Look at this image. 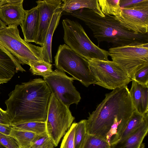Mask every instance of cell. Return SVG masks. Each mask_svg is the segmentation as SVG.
<instances>
[{"label": "cell", "instance_id": "6da1fadb", "mask_svg": "<svg viewBox=\"0 0 148 148\" xmlns=\"http://www.w3.org/2000/svg\"><path fill=\"white\" fill-rule=\"evenodd\" d=\"M104 99L86 120L87 134L102 138L111 145L120 139L135 110L127 85L106 94Z\"/></svg>", "mask_w": 148, "mask_h": 148}, {"label": "cell", "instance_id": "7a4b0ae2", "mask_svg": "<svg viewBox=\"0 0 148 148\" xmlns=\"http://www.w3.org/2000/svg\"><path fill=\"white\" fill-rule=\"evenodd\" d=\"M51 94L47 84L41 78L16 85L5 102L12 124L45 122Z\"/></svg>", "mask_w": 148, "mask_h": 148}, {"label": "cell", "instance_id": "3957f363", "mask_svg": "<svg viewBox=\"0 0 148 148\" xmlns=\"http://www.w3.org/2000/svg\"><path fill=\"white\" fill-rule=\"evenodd\" d=\"M69 14L84 22L99 44L105 42L111 43L114 47L148 43V34H138L126 29L114 16L105 15L101 17L87 8Z\"/></svg>", "mask_w": 148, "mask_h": 148}, {"label": "cell", "instance_id": "277c9868", "mask_svg": "<svg viewBox=\"0 0 148 148\" xmlns=\"http://www.w3.org/2000/svg\"><path fill=\"white\" fill-rule=\"evenodd\" d=\"M62 24L64 42L76 53L88 61L92 59L109 60L108 51L94 44L78 22L66 18Z\"/></svg>", "mask_w": 148, "mask_h": 148}, {"label": "cell", "instance_id": "5b68a950", "mask_svg": "<svg viewBox=\"0 0 148 148\" xmlns=\"http://www.w3.org/2000/svg\"><path fill=\"white\" fill-rule=\"evenodd\" d=\"M54 58L55 66L58 70L69 74L85 86L96 84V79L90 71L88 61L66 44L58 47Z\"/></svg>", "mask_w": 148, "mask_h": 148}, {"label": "cell", "instance_id": "8992f818", "mask_svg": "<svg viewBox=\"0 0 148 148\" xmlns=\"http://www.w3.org/2000/svg\"><path fill=\"white\" fill-rule=\"evenodd\" d=\"M18 26H6L0 30V42L23 65L32 61L43 60L42 47L25 41L20 36Z\"/></svg>", "mask_w": 148, "mask_h": 148}, {"label": "cell", "instance_id": "52a82bcc", "mask_svg": "<svg viewBox=\"0 0 148 148\" xmlns=\"http://www.w3.org/2000/svg\"><path fill=\"white\" fill-rule=\"evenodd\" d=\"M108 51L112 61L132 80L137 71L148 66V43L112 47Z\"/></svg>", "mask_w": 148, "mask_h": 148}, {"label": "cell", "instance_id": "ba28073f", "mask_svg": "<svg viewBox=\"0 0 148 148\" xmlns=\"http://www.w3.org/2000/svg\"><path fill=\"white\" fill-rule=\"evenodd\" d=\"M74 119L69 108L51 93L45 123L47 134L54 146H58Z\"/></svg>", "mask_w": 148, "mask_h": 148}, {"label": "cell", "instance_id": "9c48e42d", "mask_svg": "<svg viewBox=\"0 0 148 148\" xmlns=\"http://www.w3.org/2000/svg\"><path fill=\"white\" fill-rule=\"evenodd\" d=\"M90 71L96 79V84L114 90L127 85L132 79L112 61L92 59L88 61Z\"/></svg>", "mask_w": 148, "mask_h": 148}, {"label": "cell", "instance_id": "30bf717a", "mask_svg": "<svg viewBox=\"0 0 148 148\" xmlns=\"http://www.w3.org/2000/svg\"><path fill=\"white\" fill-rule=\"evenodd\" d=\"M43 80L51 93L68 107L73 104L77 105L80 101V94L73 84L75 79L67 76L65 72L59 70L53 71L44 77Z\"/></svg>", "mask_w": 148, "mask_h": 148}, {"label": "cell", "instance_id": "8fae6325", "mask_svg": "<svg viewBox=\"0 0 148 148\" xmlns=\"http://www.w3.org/2000/svg\"><path fill=\"white\" fill-rule=\"evenodd\" d=\"M115 18L123 27L129 31L148 34V0L132 7L121 8L120 15Z\"/></svg>", "mask_w": 148, "mask_h": 148}, {"label": "cell", "instance_id": "7c38bea8", "mask_svg": "<svg viewBox=\"0 0 148 148\" xmlns=\"http://www.w3.org/2000/svg\"><path fill=\"white\" fill-rule=\"evenodd\" d=\"M36 2L39 11V23L35 43L42 47L53 14L62 2L61 0H40Z\"/></svg>", "mask_w": 148, "mask_h": 148}, {"label": "cell", "instance_id": "4fadbf2b", "mask_svg": "<svg viewBox=\"0 0 148 148\" xmlns=\"http://www.w3.org/2000/svg\"><path fill=\"white\" fill-rule=\"evenodd\" d=\"M23 0H8L0 7V19L7 26L21 25L27 10L23 7Z\"/></svg>", "mask_w": 148, "mask_h": 148}, {"label": "cell", "instance_id": "5bb4252c", "mask_svg": "<svg viewBox=\"0 0 148 148\" xmlns=\"http://www.w3.org/2000/svg\"><path fill=\"white\" fill-rule=\"evenodd\" d=\"M148 131V115L139 127L123 140L111 145V148H145L143 140Z\"/></svg>", "mask_w": 148, "mask_h": 148}, {"label": "cell", "instance_id": "9a60e30c", "mask_svg": "<svg viewBox=\"0 0 148 148\" xmlns=\"http://www.w3.org/2000/svg\"><path fill=\"white\" fill-rule=\"evenodd\" d=\"M39 11L38 6L27 10L25 19L20 25L24 40L26 42H35L38 28Z\"/></svg>", "mask_w": 148, "mask_h": 148}, {"label": "cell", "instance_id": "2e32d148", "mask_svg": "<svg viewBox=\"0 0 148 148\" xmlns=\"http://www.w3.org/2000/svg\"><path fill=\"white\" fill-rule=\"evenodd\" d=\"M129 93L135 111L142 115L148 113V86L133 80Z\"/></svg>", "mask_w": 148, "mask_h": 148}, {"label": "cell", "instance_id": "e0dca14e", "mask_svg": "<svg viewBox=\"0 0 148 148\" xmlns=\"http://www.w3.org/2000/svg\"><path fill=\"white\" fill-rule=\"evenodd\" d=\"M63 12L61 5L56 11L52 17L46 34L44 45L42 47L43 61H44L50 63L52 62L51 46L53 36L59 24Z\"/></svg>", "mask_w": 148, "mask_h": 148}, {"label": "cell", "instance_id": "ac0fdd59", "mask_svg": "<svg viewBox=\"0 0 148 148\" xmlns=\"http://www.w3.org/2000/svg\"><path fill=\"white\" fill-rule=\"evenodd\" d=\"M63 12L70 13L83 8L92 10L101 17L105 15L102 12L97 0H62Z\"/></svg>", "mask_w": 148, "mask_h": 148}, {"label": "cell", "instance_id": "d6986e66", "mask_svg": "<svg viewBox=\"0 0 148 148\" xmlns=\"http://www.w3.org/2000/svg\"><path fill=\"white\" fill-rule=\"evenodd\" d=\"M39 135L12 127L9 135L16 140L20 148H28Z\"/></svg>", "mask_w": 148, "mask_h": 148}, {"label": "cell", "instance_id": "ffe728a7", "mask_svg": "<svg viewBox=\"0 0 148 148\" xmlns=\"http://www.w3.org/2000/svg\"><path fill=\"white\" fill-rule=\"evenodd\" d=\"M147 115L148 113L142 115L138 113L135 110L130 117L122 134L118 141L124 139L137 129Z\"/></svg>", "mask_w": 148, "mask_h": 148}, {"label": "cell", "instance_id": "44dd1931", "mask_svg": "<svg viewBox=\"0 0 148 148\" xmlns=\"http://www.w3.org/2000/svg\"><path fill=\"white\" fill-rule=\"evenodd\" d=\"M12 127L28 131L37 135L47 134L45 122L31 121L12 123Z\"/></svg>", "mask_w": 148, "mask_h": 148}, {"label": "cell", "instance_id": "7402d4cb", "mask_svg": "<svg viewBox=\"0 0 148 148\" xmlns=\"http://www.w3.org/2000/svg\"><path fill=\"white\" fill-rule=\"evenodd\" d=\"M98 3L103 14L106 15L119 16L121 12L120 0H99Z\"/></svg>", "mask_w": 148, "mask_h": 148}, {"label": "cell", "instance_id": "603a6c76", "mask_svg": "<svg viewBox=\"0 0 148 148\" xmlns=\"http://www.w3.org/2000/svg\"><path fill=\"white\" fill-rule=\"evenodd\" d=\"M29 65L30 67L29 70L33 75L43 77L50 75L53 71L52 64L43 60L31 61Z\"/></svg>", "mask_w": 148, "mask_h": 148}, {"label": "cell", "instance_id": "cb8c5ba5", "mask_svg": "<svg viewBox=\"0 0 148 148\" xmlns=\"http://www.w3.org/2000/svg\"><path fill=\"white\" fill-rule=\"evenodd\" d=\"M81 148H111V146L104 139L87 133Z\"/></svg>", "mask_w": 148, "mask_h": 148}, {"label": "cell", "instance_id": "d4e9b609", "mask_svg": "<svg viewBox=\"0 0 148 148\" xmlns=\"http://www.w3.org/2000/svg\"><path fill=\"white\" fill-rule=\"evenodd\" d=\"M87 134L86 119L77 123L74 137L75 148H81Z\"/></svg>", "mask_w": 148, "mask_h": 148}, {"label": "cell", "instance_id": "484cf974", "mask_svg": "<svg viewBox=\"0 0 148 148\" xmlns=\"http://www.w3.org/2000/svg\"><path fill=\"white\" fill-rule=\"evenodd\" d=\"M77 125L76 123L72 124L64 137L60 148H75L74 137Z\"/></svg>", "mask_w": 148, "mask_h": 148}, {"label": "cell", "instance_id": "4316f807", "mask_svg": "<svg viewBox=\"0 0 148 148\" xmlns=\"http://www.w3.org/2000/svg\"><path fill=\"white\" fill-rule=\"evenodd\" d=\"M133 80L142 85L148 86V66L137 71L134 75Z\"/></svg>", "mask_w": 148, "mask_h": 148}, {"label": "cell", "instance_id": "83f0119b", "mask_svg": "<svg viewBox=\"0 0 148 148\" xmlns=\"http://www.w3.org/2000/svg\"><path fill=\"white\" fill-rule=\"evenodd\" d=\"M0 143L7 148H20L18 143L13 138L0 132Z\"/></svg>", "mask_w": 148, "mask_h": 148}, {"label": "cell", "instance_id": "f1b7e54d", "mask_svg": "<svg viewBox=\"0 0 148 148\" xmlns=\"http://www.w3.org/2000/svg\"><path fill=\"white\" fill-rule=\"evenodd\" d=\"M51 140L47 134L40 135L33 141L31 147L34 148H40Z\"/></svg>", "mask_w": 148, "mask_h": 148}, {"label": "cell", "instance_id": "f546056e", "mask_svg": "<svg viewBox=\"0 0 148 148\" xmlns=\"http://www.w3.org/2000/svg\"><path fill=\"white\" fill-rule=\"evenodd\" d=\"M0 123L6 125H11V119L7 111L0 107Z\"/></svg>", "mask_w": 148, "mask_h": 148}, {"label": "cell", "instance_id": "4dcf8cb0", "mask_svg": "<svg viewBox=\"0 0 148 148\" xmlns=\"http://www.w3.org/2000/svg\"><path fill=\"white\" fill-rule=\"evenodd\" d=\"M145 0H120L121 8L132 7L144 2Z\"/></svg>", "mask_w": 148, "mask_h": 148}, {"label": "cell", "instance_id": "1f68e13d", "mask_svg": "<svg viewBox=\"0 0 148 148\" xmlns=\"http://www.w3.org/2000/svg\"><path fill=\"white\" fill-rule=\"evenodd\" d=\"M12 128L11 125H4L0 123V132L9 135Z\"/></svg>", "mask_w": 148, "mask_h": 148}, {"label": "cell", "instance_id": "d6a6232c", "mask_svg": "<svg viewBox=\"0 0 148 148\" xmlns=\"http://www.w3.org/2000/svg\"><path fill=\"white\" fill-rule=\"evenodd\" d=\"M6 27V26L3 23L0 19V30Z\"/></svg>", "mask_w": 148, "mask_h": 148}, {"label": "cell", "instance_id": "836d02e7", "mask_svg": "<svg viewBox=\"0 0 148 148\" xmlns=\"http://www.w3.org/2000/svg\"><path fill=\"white\" fill-rule=\"evenodd\" d=\"M8 0H0V7L4 4L7 3Z\"/></svg>", "mask_w": 148, "mask_h": 148}, {"label": "cell", "instance_id": "e575fe53", "mask_svg": "<svg viewBox=\"0 0 148 148\" xmlns=\"http://www.w3.org/2000/svg\"><path fill=\"white\" fill-rule=\"evenodd\" d=\"M0 148H7L0 143Z\"/></svg>", "mask_w": 148, "mask_h": 148}, {"label": "cell", "instance_id": "d590c367", "mask_svg": "<svg viewBox=\"0 0 148 148\" xmlns=\"http://www.w3.org/2000/svg\"><path fill=\"white\" fill-rule=\"evenodd\" d=\"M28 148H33V147H29Z\"/></svg>", "mask_w": 148, "mask_h": 148}, {"label": "cell", "instance_id": "8d00e7d4", "mask_svg": "<svg viewBox=\"0 0 148 148\" xmlns=\"http://www.w3.org/2000/svg\"><path fill=\"white\" fill-rule=\"evenodd\" d=\"M1 84V83H0V85Z\"/></svg>", "mask_w": 148, "mask_h": 148}]
</instances>
